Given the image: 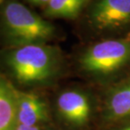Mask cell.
<instances>
[{
  "mask_svg": "<svg viewBox=\"0 0 130 130\" xmlns=\"http://www.w3.org/2000/svg\"><path fill=\"white\" fill-rule=\"evenodd\" d=\"M61 62L60 50L49 44L0 51V65L20 85L35 86L50 82L56 76Z\"/></svg>",
  "mask_w": 130,
  "mask_h": 130,
  "instance_id": "obj_1",
  "label": "cell"
},
{
  "mask_svg": "<svg viewBox=\"0 0 130 130\" xmlns=\"http://www.w3.org/2000/svg\"><path fill=\"white\" fill-rule=\"evenodd\" d=\"M57 36L56 25L19 0H0V43L4 49L48 44Z\"/></svg>",
  "mask_w": 130,
  "mask_h": 130,
  "instance_id": "obj_2",
  "label": "cell"
},
{
  "mask_svg": "<svg viewBox=\"0 0 130 130\" xmlns=\"http://www.w3.org/2000/svg\"><path fill=\"white\" fill-rule=\"evenodd\" d=\"M130 63V35L106 39L86 48L79 58L85 72L96 76L114 73Z\"/></svg>",
  "mask_w": 130,
  "mask_h": 130,
  "instance_id": "obj_3",
  "label": "cell"
},
{
  "mask_svg": "<svg viewBox=\"0 0 130 130\" xmlns=\"http://www.w3.org/2000/svg\"><path fill=\"white\" fill-rule=\"evenodd\" d=\"M86 9L87 23L96 33L112 34L130 28V0H92Z\"/></svg>",
  "mask_w": 130,
  "mask_h": 130,
  "instance_id": "obj_4",
  "label": "cell"
},
{
  "mask_svg": "<svg viewBox=\"0 0 130 130\" xmlns=\"http://www.w3.org/2000/svg\"><path fill=\"white\" fill-rule=\"evenodd\" d=\"M60 116L71 125L82 127L90 119L92 103L84 92L67 90L59 95L56 102Z\"/></svg>",
  "mask_w": 130,
  "mask_h": 130,
  "instance_id": "obj_5",
  "label": "cell"
},
{
  "mask_svg": "<svg viewBox=\"0 0 130 130\" xmlns=\"http://www.w3.org/2000/svg\"><path fill=\"white\" fill-rule=\"evenodd\" d=\"M48 107L40 96L31 92L17 91V123L38 126L48 119Z\"/></svg>",
  "mask_w": 130,
  "mask_h": 130,
  "instance_id": "obj_6",
  "label": "cell"
},
{
  "mask_svg": "<svg viewBox=\"0 0 130 130\" xmlns=\"http://www.w3.org/2000/svg\"><path fill=\"white\" fill-rule=\"evenodd\" d=\"M17 89L0 71V130L17 127Z\"/></svg>",
  "mask_w": 130,
  "mask_h": 130,
  "instance_id": "obj_7",
  "label": "cell"
},
{
  "mask_svg": "<svg viewBox=\"0 0 130 130\" xmlns=\"http://www.w3.org/2000/svg\"><path fill=\"white\" fill-rule=\"evenodd\" d=\"M130 117V80L118 85L107 95L105 102L104 118L119 121Z\"/></svg>",
  "mask_w": 130,
  "mask_h": 130,
  "instance_id": "obj_8",
  "label": "cell"
},
{
  "mask_svg": "<svg viewBox=\"0 0 130 130\" xmlns=\"http://www.w3.org/2000/svg\"><path fill=\"white\" fill-rule=\"evenodd\" d=\"M92 0H51L43 9L47 19H74L81 14Z\"/></svg>",
  "mask_w": 130,
  "mask_h": 130,
  "instance_id": "obj_9",
  "label": "cell"
},
{
  "mask_svg": "<svg viewBox=\"0 0 130 130\" xmlns=\"http://www.w3.org/2000/svg\"><path fill=\"white\" fill-rule=\"evenodd\" d=\"M25 1L28 2L30 4L34 5V6L40 7V8H42V9H44L51 0H25Z\"/></svg>",
  "mask_w": 130,
  "mask_h": 130,
  "instance_id": "obj_10",
  "label": "cell"
},
{
  "mask_svg": "<svg viewBox=\"0 0 130 130\" xmlns=\"http://www.w3.org/2000/svg\"><path fill=\"white\" fill-rule=\"evenodd\" d=\"M15 130H41L38 126H25L18 124Z\"/></svg>",
  "mask_w": 130,
  "mask_h": 130,
  "instance_id": "obj_11",
  "label": "cell"
},
{
  "mask_svg": "<svg viewBox=\"0 0 130 130\" xmlns=\"http://www.w3.org/2000/svg\"><path fill=\"white\" fill-rule=\"evenodd\" d=\"M117 130H130V123L127 124V125H125V126H123L122 128H118Z\"/></svg>",
  "mask_w": 130,
  "mask_h": 130,
  "instance_id": "obj_12",
  "label": "cell"
}]
</instances>
